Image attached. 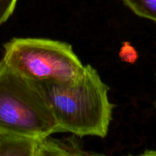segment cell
<instances>
[{
  "label": "cell",
  "mask_w": 156,
  "mask_h": 156,
  "mask_svg": "<svg viewBox=\"0 0 156 156\" xmlns=\"http://www.w3.org/2000/svg\"><path fill=\"white\" fill-rule=\"evenodd\" d=\"M154 107H155V111L156 114V100L154 103ZM143 155H149V156H156V149L155 150H146L144 153L143 154Z\"/></svg>",
  "instance_id": "9c48e42d"
},
{
  "label": "cell",
  "mask_w": 156,
  "mask_h": 156,
  "mask_svg": "<svg viewBox=\"0 0 156 156\" xmlns=\"http://www.w3.org/2000/svg\"><path fill=\"white\" fill-rule=\"evenodd\" d=\"M120 56L122 60L133 63L138 59V53L133 46H131L129 43L126 42L122 47L120 52Z\"/></svg>",
  "instance_id": "ba28073f"
},
{
  "label": "cell",
  "mask_w": 156,
  "mask_h": 156,
  "mask_svg": "<svg viewBox=\"0 0 156 156\" xmlns=\"http://www.w3.org/2000/svg\"><path fill=\"white\" fill-rule=\"evenodd\" d=\"M134 14L156 24V0H121Z\"/></svg>",
  "instance_id": "8992f818"
},
{
  "label": "cell",
  "mask_w": 156,
  "mask_h": 156,
  "mask_svg": "<svg viewBox=\"0 0 156 156\" xmlns=\"http://www.w3.org/2000/svg\"><path fill=\"white\" fill-rule=\"evenodd\" d=\"M2 60L21 76L39 82L73 83L85 68L72 45L47 38H12L4 44Z\"/></svg>",
  "instance_id": "3957f363"
},
{
  "label": "cell",
  "mask_w": 156,
  "mask_h": 156,
  "mask_svg": "<svg viewBox=\"0 0 156 156\" xmlns=\"http://www.w3.org/2000/svg\"><path fill=\"white\" fill-rule=\"evenodd\" d=\"M18 0H0V27L12 15Z\"/></svg>",
  "instance_id": "52a82bcc"
},
{
  "label": "cell",
  "mask_w": 156,
  "mask_h": 156,
  "mask_svg": "<svg viewBox=\"0 0 156 156\" xmlns=\"http://www.w3.org/2000/svg\"><path fill=\"white\" fill-rule=\"evenodd\" d=\"M61 133L38 82L0 61V133L43 138Z\"/></svg>",
  "instance_id": "7a4b0ae2"
},
{
  "label": "cell",
  "mask_w": 156,
  "mask_h": 156,
  "mask_svg": "<svg viewBox=\"0 0 156 156\" xmlns=\"http://www.w3.org/2000/svg\"><path fill=\"white\" fill-rule=\"evenodd\" d=\"M41 139L0 133V156H40Z\"/></svg>",
  "instance_id": "277c9868"
},
{
  "label": "cell",
  "mask_w": 156,
  "mask_h": 156,
  "mask_svg": "<svg viewBox=\"0 0 156 156\" xmlns=\"http://www.w3.org/2000/svg\"><path fill=\"white\" fill-rule=\"evenodd\" d=\"M85 152L74 139L59 140L48 136L41 139L40 156H66L89 155Z\"/></svg>",
  "instance_id": "5b68a950"
},
{
  "label": "cell",
  "mask_w": 156,
  "mask_h": 156,
  "mask_svg": "<svg viewBox=\"0 0 156 156\" xmlns=\"http://www.w3.org/2000/svg\"><path fill=\"white\" fill-rule=\"evenodd\" d=\"M40 84L61 133L79 137L108 135L114 106L108 97L109 87L94 67L85 65L82 76L73 83Z\"/></svg>",
  "instance_id": "6da1fadb"
}]
</instances>
